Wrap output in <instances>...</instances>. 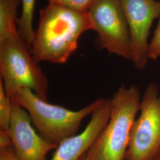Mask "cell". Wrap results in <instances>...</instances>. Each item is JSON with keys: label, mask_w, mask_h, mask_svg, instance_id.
<instances>
[{"label": "cell", "mask_w": 160, "mask_h": 160, "mask_svg": "<svg viewBox=\"0 0 160 160\" xmlns=\"http://www.w3.org/2000/svg\"><path fill=\"white\" fill-rule=\"evenodd\" d=\"M129 29L131 61L136 68H145L148 57L149 30L160 17V1L119 0Z\"/></svg>", "instance_id": "cell-7"}, {"label": "cell", "mask_w": 160, "mask_h": 160, "mask_svg": "<svg viewBox=\"0 0 160 160\" xmlns=\"http://www.w3.org/2000/svg\"><path fill=\"white\" fill-rule=\"evenodd\" d=\"M90 29L87 12L49 2L40 12L30 52L38 63H66L77 50L80 36Z\"/></svg>", "instance_id": "cell-1"}, {"label": "cell", "mask_w": 160, "mask_h": 160, "mask_svg": "<svg viewBox=\"0 0 160 160\" xmlns=\"http://www.w3.org/2000/svg\"><path fill=\"white\" fill-rule=\"evenodd\" d=\"M0 160H18L12 144L0 147Z\"/></svg>", "instance_id": "cell-15"}, {"label": "cell", "mask_w": 160, "mask_h": 160, "mask_svg": "<svg viewBox=\"0 0 160 160\" xmlns=\"http://www.w3.org/2000/svg\"><path fill=\"white\" fill-rule=\"evenodd\" d=\"M154 160H160V153L159 155L157 157V158Z\"/></svg>", "instance_id": "cell-17"}, {"label": "cell", "mask_w": 160, "mask_h": 160, "mask_svg": "<svg viewBox=\"0 0 160 160\" xmlns=\"http://www.w3.org/2000/svg\"><path fill=\"white\" fill-rule=\"evenodd\" d=\"M110 114V98H104L102 104L91 114L85 129L62 141L49 160H80L107 125Z\"/></svg>", "instance_id": "cell-9"}, {"label": "cell", "mask_w": 160, "mask_h": 160, "mask_svg": "<svg viewBox=\"0 0 160 160\" xmlns=\"http://www.w3.org/2000/svg\"><path fill=\"white\" fill-rule=\"evenodd\" d=\"M98 45L110 54L131 60L129 29L119 0H98L87 12Z\"/></svg>", "instance_id": "cell-6"}, {"label": "cell", "mask_w": 160, "mask_h": 160, "mask_svg": "<svg viewBox=\"0 0 160 160\" xmlns=\"http://www.w3.org/2000/svg\"><path fill=\"white\" fill-rule=\"evenodd\" d=\"M20 37L0 42L1 79L9 97L28 88L48 101L49 80Z\"/></svg>", "instance_id": "cell-4"}, {"label": "cell", "mask_w": 160, "mask_h": 160, "mask_svg": "<svg viewBox=\"0 0 160 160\" xmlns=\"http://www.w3.org/2000/svg\"><path fill=\"white\" fill-rule=\"evenodd\" d=\"M98 0H49V2L63 6L72 10L87 13Z\"/></svg>", "instance_id": "cell-13"}, {"label": "cell", "mask_w": 160, "mask_h": 160, "mask_svg": "<svg viewBox=\"0 0 160 160\" xmlns=\"http://www.w3.org/2000/svg\"><path fill=\"white\" fill-rule=\"evenodd\" d=\"M11 98L13 103L27 111L41 137L57 146L77 134L82 120L92 114L104 99L98 98L82 109L74 111L48 103L28 88L20 89Z\"/></svg>", "instance_id": "cell-2"}, {"label": "cell", "mask_w": 160, "mask_h": 160, "mask_svg": "<svg viewBox=\"0 0 160 160\" xmlns=\"http://www.w3.org/2000/svg\"><path fill=\"white\" fill-rule=\"evenodd\" d=\"M154 35L149 44L148 59L156 61L160 58V17Z\"/></svg>", "instance_id": "cell-14"}, {"label": "cell", "mask_w": 160, "mask_h": 160, "mask_svg": "<svg viewBox=\"0 0 160 160\" xmlns=\"http://www.w3.org/2000/svg\"><path fill=\"white\" fill-rule=\"evenodd\" d=\"M12 112V102L0 80V131L8 132Z\"/></svg>", "instance_id": "cell-12"}, {"label": "cell", "mask_w": 160, "mask_h": 160, "mask_svg": "<svg viewBox=\"0 0 160 160\" xmlns=\"http://www.w3.org/2000/svg\"><path fill=\"white\" fill-rule=\"evenodd\" d=\"M22 12L21 16L17 19L18 33L25 44L30 51L35 35L33 28L35 0H21Z\"/></svg>", "instance_id": "cell-11"}, {"label": "cell", "mask_w": 160, "mask_h": 160, "mask_svg": "<svg viewBox=\"0 0 160 160\" xmlns=\"http://www.w3.org/2000/svg\"><path fill=\"white\" fill-rule=\"evenodd\" d=\"M20 2L0 0V42L20 37L17 27V12Z\"/></svg>", "instance_id": "cell-10"}, {"label": "cell", "mask_w": 160, "mask_h": 160, "mask_svg": "<svg viewBox=\"0 0 160 160\" xmlns=\"http://www.w3.org/2000/svg\"><path fill=\"white\" fill-rule=\"evenodd\" d=\"M80 160H89L87 154V152H86V154H84L82 155V157L80 158Z\"/></svg>", "instance_id": "cell-16"}, {"label": "cell", "mask_w": 160, "mask_h": 160, "mask_svg": "<svg viewBox=\"0 0 160 160\" xmlns=\"http://www.w3.org/2000/svg\"><path fill=\"white\" fill-rule=\"evenodd\" d=\"M8 133L18 160H45L48 153L58 147L41 137L27 111L13 102Z\"/></svg>", "instance_id": "cell-8"}, {"label": "cell", "mask_w": 160, "mask_h": 160, "mask_svg": "<svg viewBox=\"0 0 160 160\" xmlns=\"http://www.w3.org/2000/svg\"><path fill=\"white\" fill-rule=\"evenodd\" d=\"M139 111L132 126L125 160H154L160 153V93L156 83L147 86Z\"/></svg>", "instance_id": "cell-5"}, {"label": "cell", "mask_w": 160, "mask_h": 160, "mask_svg": "<svg viewBox=\"0 0 160 160\" xmlns=\"http://www.w3.org/2000/svg\"><path fill=\"white\" fill-rule=\"evenodd\" d=\"M141 100L137 86L118 88L110 98L109 121L87 152L89 160H125Z\"/></svg>", "instance_id": "cell-3"}, {"label": "cell", "mask_w": 160, "mask_h": 160, "mask_svg": "<svg viewBox=\"0 0 160 160\" xmlns=\"http://www.w3.org/2000/svg\"><path fill=\"white\" fill-rule=\"evenodd\" d=\"M158 1H160V0H158Z\"/></svg>", "instance_id": "cell-18"}]
</instances>
